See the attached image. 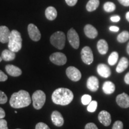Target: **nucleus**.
Returning <instances> with one entry per match:
<instances>
[{"label": "nucleus", "instance_id": "obj_1", "mask_svg": "<svg viewBox=\"0 0 129 129\" xmlns=\"http://www.w3.org/2000/svg\"><path fill=\"white\" fill-rule=\"evenodd\" d=\"M74 99V94L71 90L67 88H59L54 90L51 96L53 103L59 105H69Z\"/></svg>", "mask_w": 129, "mask_h": 129}, {"label": "nucleus", "instance_id": "obj_2", "mask_svg": "<svg viewBox=\"0 0 129 129\" xmlns=\"http://www.w3.org/2000/svg\"><path fill=\"white\" fill-rule=\"evenodd\" d=\"M31 103V98L28 91L20 90L18 92L14 93L11 96L10 105L12 108L16 109L26 107Z\"/></svg>", "mask_w": 129, "mask_h": 129}, {"label": "nucleus", "instance_id": "obj_3", "mask_svg": "<svg viewBox=\"0 0 129 129\" xmlns=\"http://www.w3.org/2000/svg\"><path fill=\"white\" fill-rule=\"evenodd\" d=\"M22 46V38L20 33L17 30H13L10 33L9 41V49L17 53L20 50Z\"/></svg>", "mask_w": 129, "mask_h": 129}, {"label": "nucleus", "instance_id": "obj_4", "mask_svg": "<svg viewBox=\"0 0 129 129\" xmlns=\"http://www.w3.org/2000/svg\"><path fill=\"white\" fill-rule=\"evenodd\" d=\"M65 35L62 31H57L54 33L50 37V43L54 47L62 50L65 45Z\"/></svg>", "mask_w": 129, "mask_h": 129}, {"label": "nucleus", "instance_id": "obj_5", "mask_svg": "<svg viewBox=\"0 0 129 129\" xmlns=\"http://www.w3.org/2000/svg\"><path fill=\"white\" fill-rule=\"evenodd\" d=\"M33 106L35 109H40L43 108L46 102V96L44 92L41 90L35 91L32 96Z\"/></svg>", "mask_w": 129, "mask_h": 129}, {"label": "nucleus", "instance_id": "obj_6", "mask_svg": "<svg viewBox=\"0 0 129 129\" xmlns=\"http://www.w3.org/2000/svg\"><path fill=\"white\" fill-rule=\"evenodd\" d=\"M68 40L69 44L75 49H78L80 46V38L76 30L74 28L70 29L68 32Z\"/></svg>", "mask_w": 129, "mask_h": 129}, {"label": "nucleus", "instance_id": "obj_7", "mask_svg": "<svg viewBox=\"0 0 129 129\" xmlns=\"http://www.w3.org/2000/svg\"><path fill=\"white\" fill-rule=\"evenodd\" d=\"M81 56L83 62L85 64H90L93 62V51L89 47L85 46L83 48L81 51Z\"/></svg>", "mask_w": 129, "mask_h": 129}, {"label": "nucleus", "instance_id": "obj_8", "mask_svg": "<svg viewBox=\"0 0 129 129\" xmlns=\"http://www.w3.org/2000/svg\"><path fill=\"white\" fill-rule=\"evenodd\" d=\"M50 60L56 65H63L67 62V58L65 54L63 53L56 52L53 53L50 56Z\"/></svg>", "mask_w": 129, "mask_h": 129}, {"label": "nucleus", "instance_id": "obj_9", "mask_svg": "<svg viewBox=\"0 0 129 129\" xmlns=\"http://www.w3.org/2000/svg\"><path fill=\"white\" fill-rule=\"evenodd\" d=\"M66 74L67 77L71 80L75 82L78 81L81 78V73L80 70L74 67H69L68 68L66 71Z\"/></svg>", "mask_w": 129, "mask_h": 129}, {"label": "nucleus", "instance_id": "obj_10", "mask_svg": "<svg viewBox=\"0 0 129 129\" xmlns=\"http://www.w3.org/2000/svg\"><path fill=\"white\" fill-rule=\"evenodd\" d=\"M28 31L30 38L34 41H38L41 38V33L34 24L30 23L28 25Z\"/></svg>", "mask_w": 129, "mask_h": 129}, {"label": "nucleus", "instance_id": "obj_11", "mask_svg": "<svg viewBox=\"0 0 129 129\" xmlns=\"http://www.w3.org/2000/svg\"><path fill=\"white\" fill-rule=\"evenodd\" d=\"M116 102L118 105L121 108H127L129 107V96L125 93L118 94L116 98Z\"/></svg>", "mask_w": 129, "mask_h": 129}, {"label": "nucleus", "instance_id": "obj_12", "mask_svg": "<svg viewBox=\"0 0 129 129\" xmlns=\"http://www.w3.org/2000/svg\"><path fill=\"white\" fill-rule=\"evenodd\" d=\"M98 119L101 123L105 126H109L111 123V114L106 111H102L98 115Z\"/></svg>", "mask_w": 129, "mask_h": 129}, {"label": "nucleus", "instance_id": "obj_13", "mask_svg": "<svg viewBox=\"0 0 129 129\" xmlns=\"http://www.w3.org/2000/svg\"><path fill=\"white\" fill-rule=\"evenodd\" d=\"M51 121L53 124L57 127H61L64 124V119L62 114L59 111H53L51 115Z\"/></svg>", "mask_w": 129, "mask_h": 129}, {"label": "nucleus", "instance_id": "obj_14", "mask_svg": "<svg viewBox=\"0 0 129 129\" xmlns=\"http://www.w3.org/2000/svg\"><path fill=\"white\" fill-rule=\"evenodd\" d=\"M99 87V80L94 76H91L87 81V87L89 90L95 92L98 90Z\"/></svg>", "mask_w": 129, "mask_h": 129}, {"label": "nucleus", "instance_id": "obj_15", "mask_svg": "<svg viewBox=\"0 0 129 129\" xmlns=\"http://www.w3.org/2000/svg\"><path fill=\"white\" fill-rule=\"evenodd\" d=\"M97 71L100 76L104 78H108L111 74V69L108 66L104 63H101L98 64L97 67Z\"/></svg>", "mask_w": 129, "mask_h": 129}, {"label": "nucleus", "instance_id": "obj_16", "mask_svg": "<svg viewBox=\"0 0 129 129\" xmlns=\"http://www.w3.org/2000/svg\"><path fill=\"white\" fill-rule=\"evenodd\" d=\"M11 32L6 26H0V42L2 43H9Z\"/></svg>", "mask_w": 129, "mask_h": 129}, {"label": "nucleus", "instance_id": "obj_17", "mask_svg": "<svg viewBox=\"0 0 129 129\" xmlns=\"http://www.w3.org/2000/svg\"><path fill=\"white\" fill-rule=\"evenodd\" d=\"M84 31L85 35L88 38H91V39H94L96 38L98 35V32L96 29L90 24H87L85 26L84 28Z\"/></svg>", "mask_w": 129, "mask_h": 129}, {"label": "nucleus", "instance_id": "obj_18", "mask_svg": "<svg viewBox=\"0 0 129 129\" xmlns=\"http://www.w3.org/2000/svg\"><path fill=\"white\" fill-rule=\"evenodd\" d=\"M6 70L9 75L12 77H19L22 74V70L19 68L13 65L7 64L6 66Z\"/></svg>", "mask_w": 129, "mask_h": 129}, {"label": "nucleus", "instance_id": "obj_19", "mask_svg": "<svg viewBox=\"0 0 129 129\" xmlns=\"http://www.w3.org/2000/svg\"><path fill=\"white\" fill-rule=\"evenodd\" d=\"M129 65L128 60L127 57H122L121 59L119 61V63H118V65L116 68V71L118 73H121L124 72L128 68Z\"/></svg>", "mask_w": 129, "mask_h": 129}, {"label": "nucleus", "instance_id": "obj_20", "mask_svg": "<svg viewBox=\"0 0 129 129\" xmlns=\"http://www.w3.org/2000/svg\"><path fill=\"white\" fill-rule=\"evenodd\" d=\"M97 48L100 54H105L108 51V44L105 40H100L97 44Z\"/></svg>", "mask_w": 129, "mask_h": 129}, {"label": "nucleus", "instance_id": "obj_21", "mask_svg": "<svg viewBox=\"0 0 129 129\" xmlns=\"http://www.w3.org/2000/svg\"><path fill=\"white\" fill-rule=\"evenodd\" d=\"M1 57H2L3 60L6 61V62L13 60L16 57L15 52H13L10 49L4 50L1 53Z\"/></svg>", "mask_w": 129, "mask_h": 129}, {"label": "nucleus", "instance_id": "obj_22", "mask_svg": "<svg viewBox=\"0 0 129 129\" xmlns=\"http://www.w3.org/2000/svg\"><path fill=\"white\" fill-rule=\"evenodd\" d=\"M102 89L105 94H111L115 91V85L112 82L106 81L103 84Z\"/></svg>", "mask_w": 129, "mask_h": 129}, {"label": "nucleus", "instance_id": "obj_23", "mask_svg": "<svg viewBox=\"0 0 129 129\" xmlns=\"http://www.w3.org/2000/svg\"><path fill=\"white\" fill-rule=\"evenodd\" d=\"M46 18L49 20H53L57 17V13L56 9L54 7L50 6L47 7L45 12Z\"/></svg>", "mask_w": 129, "mask_h": 129}, {"label": "nucleus", "instance_id": "obj_24", "mask_svg": "<svg viewBox=\"0 0 129 129\" xmlns=\"http://www.w3.org/2000/svg\"><path fill=\"white\" fill-rule=\"evenodd\" d=\"M99 0H89L86 5L87 10L89 12L96 10L99 7Z\"/></svg>", "mask_w": 129, "mask_h": 129}, {"label": "nucleus", "instance_id": "obj_25", "mask_svg": "<svg viewBox=\"0 0 129 129\" xmlns=\"http://www.w3.org/2000/svg\"><path fill=\"white\" fill-rule=\"evenodd\" d=\"M129 40V32L124 30L117 36V41L120 43H124Z\"/></svg>", "mask_w": 129, "mask_h": 129}, {"label": "nucleus", "instance_id": "obj_26", "mask_svg": "<svg viewBox=\"0 0 129 129\" xmlns=\"http://www.w3.org/2000/svg\"><path fill=\"white\" fill-rule=\"evenodd\" d=\"M118 53L117 51H113L111 53L108 57V63L111 66L115 65L118 60Z\"/></svg>", "mask_w": 129, "mask_h": 129}, {"label": "nucleus", "instance_id": "obj_27", "mask_svg": "<svg viewBox=\"0 0 129 129\" xmlns=\"http://www.w3.org/2000/svg\"><path fill=\"white\" fill-rule=\"evenodd\" d=\"M116 9L115 4H114V3L110 2V1H108V2H106L104 4V9L105 12L108 13H111L114 12Z\"/></svg>", "mask_w": 129, "mask_h": 129}, {"label": "nucleus", "instance_id": "obj_28", "mask_svg": "<svg viewBox=\"0 0 129 129\" xmlns=\"http://www.w3.org/2000/svg\"><path fill=\"white\" fill-rule=\"evenodd\" d=\"M98 107V102L96 101H91L88 105L87 111L90 112H94Z\"/></svg>", "mask_w": 129, "mask_h": 129}, {"label": "nucleus", "instance_id": "obj_29", "mask_svg": "<svg viewBox=\"0 0 129 129\" xmlns=\"http://www.w3.org/2000/svg\"><path fill=\"white\" fill-rule=\"evenodd\" d=\"M91 96L89 94H84L81 97V102L84 105H87L91 102Z\"/></svg>", "mask_w": 129, "mask_h": 129}, {"label": "nucleus", "instance_id": "obj_30", "mask_svg": "<svg viewBox=\"0 0 129 129\" xmlns=\"http://www.w3.org/2000/svg\"><path fill=\"white\" fill-rule=\"evenodd\" d=\"M7 102V96L3 91L0 90V104H4Z\"/></svg>", "mask_w": 129, "mask_h": 129}, {"label": "nucleus", "instance_id": "obj_31", "mask_svg": "<svg viewBox=\"0 0 129 129\" xmlns=\"http://www.w3.org/2000/svg\"><path fill=\"white\" fill-rule=\"evenodd\" d=\"M112 129H123V123L121 121H116L113 124Z\"/></svg>", "mask_w": 129, "mask_h": 129}, {"label": "nucleus", "instance_id": "obj_32", "mask_svg": "<svg viewBox=\"0 0 129 129\" xmlns=\"http://www.w3.org/2000/svg\"><path fill=\"white\" fill-rule=\"evenodd\" d=\"M35 129H50L46 124L44 122H38L35 125Z\"/></svg>", "mask_w": 129, "mask_h": 129}, {"label": "nucleus", "instance_id": "obj_33", "mask_svg": "<svg viewBox=\"0 0 129 129\" xmlns=\"http://www.w3.org/2000/svg\"><path fill=\"white\" fill-rule=\"evenodd\" d=\"M0 129H9L7 121L4 118L0 119Z\"/></svg>", "mask_w": 129, "mask_h": 129}, {"label": "nucleus", "instance_id": "obj_34", "mask_svg": "<svg viewBox=\"0 0 129 129\" xmlns=\"http://www.w3.org/2000/svg\"><path fill=\"white\" fill-rule=\"evenodd\" d=\"M85 129H99L97 125L93 122H89L87 123L85 126Z\"/></svg>", "mask_w": 129, "mask_h": 129}, {"label": "nucleus", "instance_id": "obj_35", "mask_svg": "<svg viewBox=\"0 0 129 129\" xmlns=\"http://www.w3.org/2000/svg\"><path fill=\"white\" fill-rule=\"evenodd\" d=\"M7 78L8 77L7 76V75H6L2 71L0 70V81H5L7 80Z\"/></svg>", "mask_w": 129, "mask_h": 129}, {"label": "nucleus", "instance_id": "obj_36", "mask_svg": "<svg viewBox=\"0 0 129 129\" xmlns=\"http://www.w3.org/2000/svg\"><path fill=\"white\" fill-rule=\"evenodd\" d=\"M65 1L69 6H74L77 3L78 0H65Z\"/></svg>", "mask_w": 129, "mask_h": 129}, {"label": "nucleus", "instance_id": "obj_37", "mask_svg": "<svg viewBox=\"0 0 129 129\" xmlns=\"http://www.w3.org/2000/svg\"><path fill=\"white\" fill-rule=\"evenodd\" d=\"M111 20L113 22H118L120 20V17L118 15H115V16H113L112 17H111Z\"/></svg>", "mask_w": 129, "mask_h": 129}, {"label": "nucleus", "instance_id": "obj_38", "mask_svg": "<svg viewBox=\"0 0 129 129\" xmlns=\"http://www.w3.org/2000/svg\"><path fill=\"white\" fill-rule=\"evenodd\" d=\"M118 2L122 6L125 7H128L129 6V0H118Z\"/></svg>", "mask_w": 129, "mask_h": 129}, {"label": "nucleus", "instance_id": "obj_39", "mask_svg": "<svg viewBox=\"0 0 129 129\" xmlns=\"http://www.w3.org/2000/svg\"><path fill=\"white\" fill-rule=\"evenodd\" d=\"M109 30L112 32H118L119 30H120V28L118 26H111L109 27Z\"/></svg>", "mask_w": 129, "mask_h": 129}, {"label": "nucleus", "instance_id": "obj_40", "mask_svg": "<svg viewBox=\"0 0 129 129\" xmlns=\"http://www.w3.org/2000/svg\"><path fill=\"white\" fill-rule=\"evenodd\" d=\"M6 117V112L2 108L0 107V119L4 118Z\"/></svg>", "mask_w": 129, "mask_h": 129}, {"label": "nucleus", "instance_id": "obj_41", "mask_svg": "<svg viewBox=\"0 0 129 129\" xmlns=\"http://www.w3.org/2000/svg\"><path fill=\"white\" fill-rule=\"evenodd\" d=\"M124 82L127 84L129 85V72L125 74L124 77Z\"/></svg>", "mask_w": 129, "mask_h": 129}, {"label": "nucleus", "instance_id": "obj_42", "mask_svg": "<svg viewBox=\"0 0 129 129\" xmlns=\"http://www.w3.org/2000/svg\"><path fill=\"white\" fill-rule=\"evenodd\" d=\"M125 18H126L127 20L129 22V12H127L126 14H125Z\"/></svg>", "mask_w": 129, "mask_h": 129}, {"label": "nucleus", "instance_id": "obj_43", "mask_svg": "<svg viewBox=\"0 0 129 129\" xmlns=\"http://www.w3.org/2000/svg\"><path fill=\"white\" fill-rule=\"evenodd\" d=\"M127 52L129 55V42L128 44H127Z\"/></svg>", "mask_w": 129, "mask_h": 129}, {"label": "nucleus", "instance_id": "obj_44", "mask_svg": "<svg viewBox=\"0 0 129 129\" xmlns=\"http://www.w3.org/2000/svg\"><path fill=\"white\" fill-rule=\"evenodd\" d=\"M2 60H3L2 57H0V62H1V61H2Z\"/></svg>", "mask_w": 129, "mask_h": 129}, {"label": "nucleus", "instance_id": "obj_45", "mask_svg": "<svg viewBox=\"0 0 129 129\" xmlns=\"http://www.w3.org/2000/svg\"><path fill=\"white\" fill-rule=\"evenodd\" d=\"M16 129H20V128H16Z\"/></svg>", "mask_w": 129, "mask_h": 129}]
</instances>
